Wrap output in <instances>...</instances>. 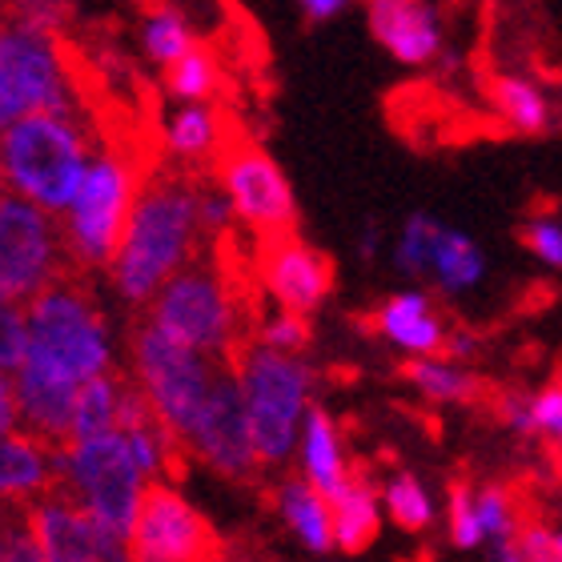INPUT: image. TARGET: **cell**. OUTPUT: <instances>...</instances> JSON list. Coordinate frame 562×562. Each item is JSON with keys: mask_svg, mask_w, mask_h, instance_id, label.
Instances as JSON below:
<instances>
[{"mask_svg": "<svg viewBox=\"0 0 562 562\" xmlns=\"http://www.w3.org/2000/svg\"><path fill=\"white\" fill-rule=\"evenodd\" d=\"M24 353H29V317H24V305L0 297V370L16 374L24 366Z\"/></svg>", "mask_w": 562, "mask_h": 562, "instance_id": "d6a6232c", "label": "cell"}, {"mask_svg": "<svg viewBox=\"0 0 562 562\" xmlns=\"http://www.w3.org/2000/svg\"><path fill=\"white\" fill-rule=\"evenodd\" d=\"M341 562H350V559H341Z\"/></svg>", "mask_w": 562, "mask_h": 562, "instance_id": "c3c4849f", "label": "cell"}, {"mask_svg": "<svg viewBox=\"0 0 562 562\" xmlns=\"http://www.w3.org/2000/svg\"><path fill=\"white\" fill-rule=\"evenodd\" d=\"M60 454L33 434H0V503L33 506L60 486Z\"/></svg>", "mask_w": 562, "mask_h": 562, "instance_id": "2e32d148", "label": "cell"}, {"mask_svg": "<svg viewBox=\"0 0 562 562\" xmlns=\"http://www.w3.org/2000/svg\"><path fill=\"white\" fill-rule=\"evenodd\" d=\"M350 0H302V9L310 21H329V16H338Z\"/></svg>", "mask_w": 562, "mask_h": 562, "instance_id": "60d3db41", "label": "cell"}, {"mask_svg": "<svg viewBox=\"0 0 562 562\" xmlns=\"http://www.w3.org/2000/svg\"><path fill=\"white\" fill-rule=\"evenodd\" d=\"M140 41H145V53H149V60H157V65H165V69H169V65H177L186 53H193V48H198L189 21L173 9H153L149 16H145Z\"/></svg>", "mask_w": 562, "mask_h": 562, "instance_id": "4316f807", "label": "cell"}, {"mask_svg": "<svg viewBox=\"0 0 562 562\" xmlns=\"http://www.w3.org/2000/svg\"><path fill=\"white\" fill-rule=\"evenodd\" d=\"M479 486H470V482L454 479L450 482V498H446V527H450V542H454L458 551H479L486 535H482V522H479Z\"/></svg>", "mask_w": 562, "mask_h": 562, "instance_id": "4dcf8cb0", "label": "cell"}, {"mask_svg": "<svg viewBox=\"0 0 562 562\" xmlns=\"http://www.w3.org/2000/svg\"><path fill=\"white\" fill-rule=\"evenodd\" d=\"M554 542H559V554H562V530H554Z\"/></svg>", "mask_w": 562, "mask_h": 562, "instance_id": "bcb514c9", "label": "cell"}, {"mask_svg": "<svg viewBox=\"0 0 562 562\" xmlns=\"http://www.w3.org/2000/svg\"><path fill=\"white\" fill-rule=\"evenodd\" d=\"M24 506H9V503H0V562H4V554H9V527H12V518L21 515Z\"/></svg>", "mask_w": 562, "mask_h": 562, "instance_id": "b9f144b4", "label": "cell"}, {"mask_svg": "<svg viewBox=\"0 0 562 562\" xmlns=\"http://www.w3.org/2000/svg\"><path fill=\"white\" fill-rule=\"evenodd\" d=\"M4 193H9V186H4V165H0V198H4Z\"/></svg>", "mask_w": 562, "mask_h": 562, "instance_id": "ee69618b", "label": "cell"}, {"mask_svg": "<svg viewBox=\"0 0 562 562\" xmlns=\"http://www.w3.org/2000/svg\"><path fill=\"white\" fill-rule=\"evenodd\" d=\"M165 85L181 105H205L217 93V60L205 48H193L186 57L165 69Z\"/></svg>", "mask_w": 562, "mask_h": 562, "instance_id": "83f0119b", "label": "cell"}, {"mask_svg": "<svg viewBox=\"0 0 562 562\" xmlns=\"http://www.w3.org/2000/svg\"><path fill=\"white\" fill-rule=\"evenodd\" d=\"M370 326H374L378 338H386L390 346L406 350L411 358H438V353H446V338H450V329L438 317L434 302L418 290L386 297L374 310Z\"/></svg>", "mask_w": 562, "mask_h": 562, "instance_id": "e0dca14e", "label": "cell"}, {"mask_svg": "<svg viewBox=\"0 0 562 562\" xmlns=\"http://www.w3.org/2000/svg\"><path fill=\"white\" fill-rule=\"evenodd\" d=\"M249 258H254V278H258L261 293L273 302V310L310 317L334 293V261H329V254L314 249L297 234L254 241Z\"/></svg>", "mask_w": 562, "mask_h": 562, "instance_id": "4fadbf2b", "label": "cell"}, {"mask_svg": "<svg viewBox=\"0 0 562 562\" xmlns=\"http://www.w3.org/2000/svg\"><path fill=\"white\" fill-rule=\"evenodd\" d=\"M494 414H498V422H503L506 430L535 438V418H530L527 394H518V390H503V394L494 398Z\"/></svg>", "mask_w": 562, "mask_h": 562, "instance_id": "8d00e7d4", "label": "cell"}, {"mask_svg": "<svg viewBox=\"0 0 562 562\" xmlns=\"http://www.w3.org/2000/svg\"><path fill=\"white\" fill-rule=\"evenodd\" d=\"M16 386V411H21V430L33 434L36 442L65 450L72 434V411H77V390L60 374L45 370L24 358V366L12 374Z\"/></svg>", "mask_w": 562, "mask_h": 562, "instance_id": "5bb4252c", "label": "cell"}, {"mask_svg": "<svg viewBox=\"0 0 562 562\" xmlns=\"http://www.w3.org/2000/svg\"><path fill=\"white\" fill-rule=\"evenodd\" d=\"M402 378L418 390L422 398L430 402H450V406H470V402L482 398V382L479 374H470L462 362H450V358H411L402 366Z\"/></svg>", "mask_w": 562, "mask_h": 562, "instance_id": "7402d4cb", "label": "cell"}, {"mask_svg": "<svg viewBox=\"0 0 562 562\" xmlns=\"http://www.w3.org/2000/svg\"><path fill=\"white\" fill-rule=\"evenodd\" d=\"M4 24H9V21H4V0H0V29H4Z\"/></svg>", "mask_w": 562, "mask_h": 562, "instance_id": "f6af8a7d", "label": "cell"}, {"mask_svg": "<svg viewBox=\"0 0 562 562\" xmlns=\"http://www.w3.org/2000/svg\"><path fill=\"white\" fill-rule=\"evenodd\" d=\"M297 450H302V479L310 482L317 494L338 498L353 474V462L346 458L338 426H334V418H329L322 406H310V414H305Z\"/></svg>", "mask_w": 562, "mask_h": 562, "instance_id": "d6986e66", "label": "cell"}, {"mask_svg": "<svg viewBox=\"0 0 562 562\" xmlns=\"http://www.w3.org/2000/svg\"><path fill=\"white\" fill-rule=\"evenodd\" d=\"M491 97L498 113H503L518 133H542L547 121H551V105L547 97L527 81V77H498L491 85Z\"/></svg>", "mask_w": 562, "mask_h": 562, "instance_id": "484cf974", "label": "cell"}, {"mask_svg": "<svg viewBox=\"0 0 562 562\" xmlns=\"http://www.w3.org/2000/svg\"><path fill=\"white\" fill-rule=\"evenodd\" d=\"M130 358L133 382L149 398L153 414L165 430L173 434L177 446L186 450L189 430L198 426V414L213 390V378L225 362H213L205 353L189 350L173 341L165 329H157L149 317H137L130 329Z\"/></svg>", "mask_w": 562, "mask_h": 562, "instance_id": "8992f818", "label": "cell"}, {"mask_svg": "<svg viewBox=\"0 0 562 562\" xmlns=\"http://www.w3.org/2000/svg\"><path fill=\"white\" fill-rule=\"evenodd\" d=\"M29 317V362L45 366L72 386L113 370V338L97 305L89 273L69 270L24 305Z\"/></svg>", "mask_w": 562, "mask_h": 562, "instance_id": "7a4b0ae2", "label": "cell"}, {"mask_svg": "<svg viewBox=\"0 0 562 562\" xmlns=\"http://www.w3.org/2000/svg\"><path fill=\"white\" fill-rule=\"evenodd\" d=\"M93 140L77 117H24L0 133L4 186L53 217H65L93 165Z\"/></svg>", "mask_w": 562, "mask_h": 562, "instance_id": "3957f363", "label": "cell"}, {"mask_svg": "<svg viewBox=\"0 0 562 562\" xmlns=\"http://www.w3.org/2000/svg\"><path fill=\"white\" fill-rule=\"evenodd\" d=\"M225 562H241V559H225Z\"/></svg>", "mask_w": 562, "mask_h": 562, "instance_id": "7dc6e473", "label": "cell"}, {"mask_svg": "<svg viewBox=\"0 0 562 562\" xmlns=\"http://www.w3.org/2000/svg\"><path fill=\"white\" fill-rule=\"evenodd\" d=\"M494 562H522V554H518L515 542H498L494 547Z\"/></svg>", "mask_w": 562, "mask_h": 562, "instance_id": "7bdbcfd3", "label": "cell"}, {"mask_svg": "<svg viewBox=\"0 0 562 562\" xmlns=\"http://www.w3.org/2000/svg\"><path fill=\"white\" fill-rule=\"evenodd\" d=\"M474 498H479V522L486 542H494V547L498 542H515L522 522H527L515 494L506 491V486H498V482H491V486H479Z\"/></svg>", "mask_w": 562, "mask_h": 562, "instance_id": "f1b7e54d", "label": "cell"}, {"mask_svg": "<svg viewBox=\"0 0 562 562\" xmlns=\"http://www.w3.org/2000/svg\"><path fill=\"white\" fill-rule=\"evenodd\" d=\"M186 454L205 462L222 479L241 482V486H258L266 467H261L258 446H254L246 398H241V386H237L229 366H222L217 378H213V390L198 414V426L186 438Z\"/></svg>", "mask_w": 562, "mask_h": 562, "instance_id": "7c38bea8", "label": "cell"}, {"mask_svg": "<svg viewBox=\"0 0 562 562\" xmlns=\"http://www.w3.org/2000/svg\"><path fill=\"white\" fill-rule=\"evenodd\" d=\"M229 130L222 125V113L210 105H181L165 125V145L181 161H213L222 153Z\"/></svg>", "mask_w": 562, "mask_h": 562, "instance_id": "603a6c76", "label": "cell"}, {"mask_svg": "<svg viewBox=\"0 0 562 562\" xmlns=\"http://www.w3.org/2000/svg\"><path fill=\"white\" fill-rule=\"evenodd\" d=\"M133 559L137 562H225V539L186 494L165 479H153L140 494L133 522Z\"/></svg>", "mask_w": 562, "mask_h": 562, "instance_id": "8fae6325", "label": "cell"}, {"mask_svg": "<svg viewBox=\"0 0 562 562\" xmlns=\"http://www.w3.org/2000/svg\"><path fill=\"white\" fill-rule=\"evenodd\" d=\"M9 21L36 24L45 33H57L60 24V0H12V16Z\"/></svg>", "mask_w": 562, "mask_h": 562, "instance_id": "74e56055", "label": "cell"}, {"mask_svg": "<svg viewBox=\"0 0 562 562\" xmlns=\"http://www.w3.org/2000/svg\"><path fill=\"white\" fill-rule=\"evenodd\" d=\"M486 273V258L482 249L470 241L462 229H446L438 234V246H434V261H430V281L442 293H467L474 290Z\"/></svg>", "mask_w": 562, "mask_h": 562, "instance_id": "cb8c5ba5", "label": "cell"}, {"mask_svg": "<svg viewBox=\"0 0 562 562\" xmlns=\"http://www.w3.org/2000/svg\"><path fill=\"white\" fill-rule=\"evenodd\" d=\"M370 33L402 65H426L442 48V16L434 0H370Z\"/></svg>", "mask_w": 562, "mask_h": 562, "instance_id": "9a60e30c", "label": "cell"}, {"mask_svg": "<svg viewBox=\"0 0 562 562\" xmlns=\"http://www.w3.org/2000/svg\"><path fill=\"white\" fill-rule=\"evenodd\" d=\"M522 241L539 261L562 270V225L554 217H535V222L522 229Z\"/></svg>", "mask_w": 562, "mask_h": 562, "instance_id": "e575fe53", "label": "cell"}, {"mask_svg": "<svg viewBox=\"0 0 562 562\" xmlns=\"http://www.w3.org/2000/svg\"><path fill=\"white\" fill-rule=\"evenodd\" d=\"M329 506H334V551H341L346 559L370 551L382 530V491L374 486L370 470L353 462L346 491L329 498Z\"/></svg>", "mask_w": 562, "mask_h": 562, "instance_id": "ac0fdd59", "label": "cell"}, {"mask_svg": "<svg viewBox=\"0 0 562 562\" xmlns=\"http://www.w3.org/2000/svg\"><path fill=\"white\" fill-rule=\"evenodd\" d=\"M145 177L149 173H140L130 153H97L89 173H85L81 193L72 198L69 213L60 217V237H65V254H69L72 270L89 273L113 266Z\"/></svg>", "mask_w": 562, "mask_h": 562, "instance_id": "5b68a950", "label": "cell"}, {"mask_svg": "<svg viewBox=\"0 0 562 562\" xmlns=\"http://www.w3.org/2000/svg\"><path fill=\"white\" fill-rule=\"evenodd\" d=\"M205 234L198 222V181L177 173L145 177L137 205L130 213L125 237L109 273L130 305L149 310L153 297L205 254Z\"/></svg>", "mask_w": 562, "mask_h": 562, "instance_id": "6da1fadb", "label": "cell"}, {"mask_svg": "<svg viewBox=\"0 0 562 562\" xmlns=\"http://www.w3.org/2000/svg\"><path fill=\"white\" fill-rule=\"evenodd\" d=\"M69 270L72 261L65 254L57 217L16 193H4L0 198V297L29 305Z\"/></svg>", "mask_w": 562, "mask_h": 562, "instance_id": "30bf717a", "label": "cell"}, {"mask_svg": "<svg viewBox=\"0 0 562 562\" xmlns=\"http://www.w3.org/2000/svg\"><path fill=\"white\" fill-rule=\"evenodd\" d=\"M266 498H270L278 518L290 527V535L302 542L305 551L314 554L334 551V506H329L326 494H317L305 479H285Z\"/></svg>", "mask_w": 562, "mask_h": 562, "instance_id": "ffe728a7", "label": "cell"}, {"mask_svg": "<svg viewBox=\"0 0 562 562\" xmlns=\"http://www.w3.org/2000/svg\"><path fill=\"white\" fill-rule=\"evenodd\" d=\"M77 117L57 33L9 21L0 29V133L24 117Z\"/></svg>", "mask_w": 562, "mask_h": 562, "instance_id": "ba28073f", "label": "cell"}, {"mask_svg": "<svg viewBox=\"0 0 562 562\" xmlns=\"http://www.w3.org/2000/svg\"><path fill=\"white\" fill-rule=\"evenodd\" d=\"M254 341L266 346V350H278V353H297L310 346V317H297V314H285V310H270V314H261L258 329H254Z\"/></svg>", "mask_w": 562, "mask_h": 562, "instance_id": "1f68e13d", "label": "cell"}, {"mask_svg": "<svg viewBox=\"0 0 562 562\" xmlns=\"http://www.w3.org/2000/svg\"><path fill=\"white\" fill-rule=\"evenodd\" d=\"M515 547H518V554H522V562H562L559 542H554V530L547 527V522H535V518L522 522Z\"/></svg>", "mask_w": 562, "mask_h": 562, "instance_id": "d590c367", "label": "cell"}, {"mask_svg": "<svg viewBox=\"0 0 562 562\" xmlns=\"http://www.w3.org/2000/svg\"><path fill=\"white\" fill-rule=\"evenodd\" d=\"M21 430V411H16V386H12V374L0 370V434H16Z\"/></svg>", "mask_w": 562, "mask_h": 562, "instance_id": "ab89813d", "label": "cell"}, {"mask_svg": "<svg viewBox=\"0 0 562 562\" xmlns=\"http://www.w3.org/2000/svg\"><path fill=\"white\" fill-rule=\"evenodd\" d=\"M530 418H535V438H542L554 454H562V382L530 394Z\"/></svg>", "mask_w": 562, "mask_h": 562, "instance_id": "836d02e7", "label": "cell"}, {"mask_svg": "<svg viewBox=\"0 0 562 562\" xmlns=\"http://www.w3.org/2000/svg\"><path fill=\"white\" fill-rule=\"evenodd\" d=\"M4 562H45V554H41V547H36V539H33V530H29V506L12 518L9 554H4Z\"/></svg>", "mask_w": 562, "mask_h": 562, "instance_id": "f35d334b", "label": "cell"}, {"mask_svg": "<svg viewBox=\"0 0 562 562\" xmlns=\"http://www.w3.org/2000/svg\"><path fill=\"white\" fill-rule=\"evenodd\" d=\"M241 398H246L249 430L266 470H278L290 462L293 446L302 442V426L310 414V394H314V370L293 358V353L266 350L258 341L237 346L229 358Z\"/></svg>", "mask_w": 562, "mask_h": 562, "instance_id": "277c9868", "label": "cell"}, {"mask_svg": "<svg viewBox=\"0 0 562 562\" xmlns=\"http://www.w3.org/2000/svg\"><path fill=\"white\" fill-rule=\"evenodd\" d=\"M213 181L225 189L237 222L254 234V241L297 234V201L290 181L254 137L229 130L222 153L213 157Z\"/></svg>", "mask_w": 562, "mask_h": 562, "instance_id": "9c48e42d", "label": "cell"}, {"mask_svg": "<svg viewBox=\"0 0 562 562\" xmlns=\"http://www.w3.org/2000/svg\"><path fill=\"white\" fill-rule=\"evenodd\" d=\"M125 382L130 378L109 370L77 390V411H72V434L69 442H93L105 434L121 430V398H125Z\"/></svg>", "mask_w": 562, "mask_h": 562, "instance_id": "44dd1931", "label": "cell"}, {"mask_svg": "<svg viewBox=\"0 0 562 562\" xmlns=\"http://www.w3.org/2000/svg\"><path fill=\"white\" fill-rule=\"evenodd\" d=\"M382 506H386L390 522L402 530H411V535H418V530H426L434 522L430 491L422 486V479L411 474V470H398V474H390V479L382 482Z\"/></svg>", "mask_w": 562, "mask_h": 562, "instance_id": "d4e9b609", "label": "cell"}, {"mask_svg": "<svg viewBox=\"0 0 562 562\" xmlns=\"http://www.w3.org/2000/svg\"><path fill=\"white\" fill-rule=\"evenodd\" d=\"M438 234H442V225L434 222L430 213H414L411 222L402 225L398 249H394L398 270L411 273V278H430V261H434V246H438Z\"/></svg>", "mask_w": 562, "mask_h": 562, "instance_id": "f546056e", "label": "cell"}, {"mask_svg": "<svg viewBox=\"0 0 562 562\" xmlns=\"http://www.w3.org/2000/svg\"><path fill=\"white\" fill-rule=\"evenodd\" d=\"M149 479L121 434H105L93 442H69L60 454V491L93 518L97 527L117 530L130 539L140 510V494Z\"/></svg>", "mask_w": 562, "mask_h": 562, "instance_id": "52a82bcc", "label": "cell"}]
</instances>
